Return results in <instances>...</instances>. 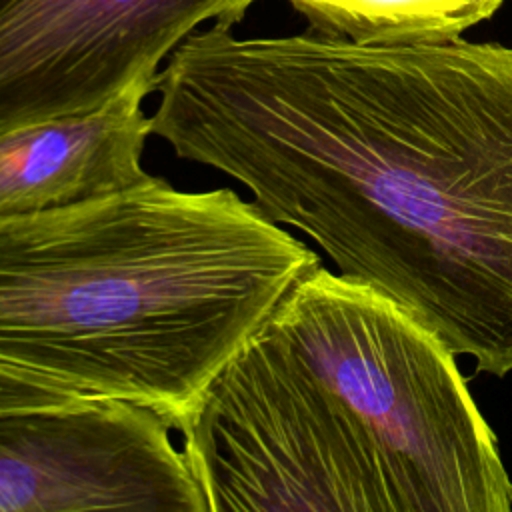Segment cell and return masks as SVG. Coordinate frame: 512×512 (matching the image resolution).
<instances>
[{
    "label": "cell",
    "instance_id": "5b68a950",
    "mask_svg": "<svg viewBox=\"0 0 512 512\" xmlns=\"http://www.w3.org/2000/svg\"><path fill=\"white\" fill-rule=\"evenodd\" d=\"M308 30L368 46L444 44L492 18L504 0H288Z\"/></svg>",
    "mask_w": 512,
    "mask_h": 512
},
{
    "label": "cell",
    "instance_id": "7a4b0ae2",
    "mask_svg": "<svg viewBox=\"0 0 512 512\" xmlns=\"http://www.w3.org/2000/svg\"><path fill=\"white\" fill-rule=\"evenodd\" d=\"M320 258L232 188L138 184L0 220V360L180 430L196 396Z\"/></svg>",
    "mask_w": 512,
    "mask_h": 512
},
{
    "label": "cell",
    "instance_id": "277c9868",
    "mask_svg": "<svg viewBox=\"0 0 512 512\" xmlns=\"http://www.w3.org/2000/svg\"><path fill=\"white\" fill-rule=\"evenodd\" d=\"M156 76L130 84L102 108L0 132V220L118 194L148 176L152 134L144 98Z\"/></svg>",
    "mask_w": 512,
    "mask_h": 512
},
{
    "label": "cell",
    "instance_id": "8992f818",
    "mask_svg": "<svg viewBox=\"0 0 512 512\" xmlns=\"http://www.w3.org/2000/svg\"><path fill=\"white\" fill-rule=\"evenodd\" d=\"M88 398L100 396L82 392L80 388L38 370L0 360V412L20 408L66 406L84 402Z\"/></svg>",
    "mask_w": 512,
    "mask_h": 512
},
{
    "label": "cell",
    "instance_id": "6da1fadb",
    "mask_svg": "<svg viewBox=\"0 0 512 512\" xmlns=\"http://www.w3.org/2000/svg\"><path fill=\"white\" fill-rule=\"evenodd\" d=\"M156 92L152 134L178 158L232 176L452 354L512 372L510 46L214 22L170 52Z\"/></svg>",
    "mask_w": 512,
    "mask_h": 512
},
{
    "label": "cell",
    "instance_id": "3957f363",
    "mask_svg": "<svg viewBox=\"0 0 512 512\" xmlns=\"http://www.w3.org/2000/svg\"><path fill=\"white\" fill-rule=\"evenodd\" d=\"M258 0H0V132L102 108Z\"/></svg>",
    "mask_w": 512,
    "mask_h": 512
}]
</instances>
